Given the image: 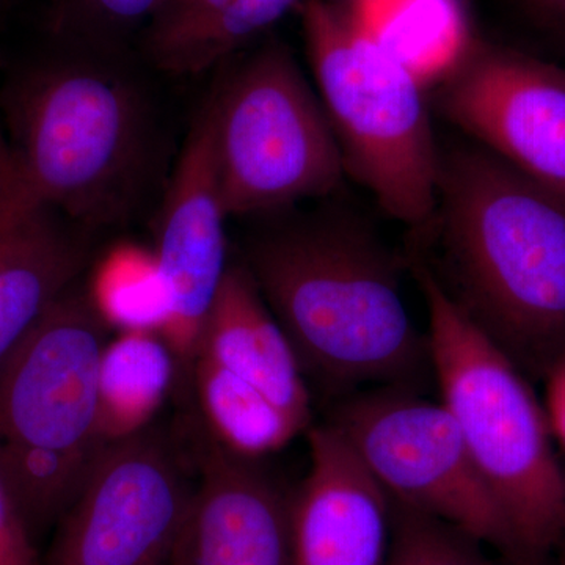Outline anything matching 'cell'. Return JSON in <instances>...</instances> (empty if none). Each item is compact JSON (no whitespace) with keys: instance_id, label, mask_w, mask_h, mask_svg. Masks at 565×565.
I'll return each instance as SVG.
<instances>
[{"instance_id":"ffe728a7","label":"cell","mask_w":565,"mask_h":565,"mask_svg":"<svg viewBox=\"0 0 565 565\" xmlns=\"http://www.w3.org/2000/svg\"><path fill=\"white\" fill-rule=\"evenodd\" d=\"M87 294L103 321L117 333H162L167 296L152 250L118 245L96 267Z\"/></svg>"},{"instance_id":"ba28073f","label":"cell","mask_w":565,"mask_h":565,"mask_svg":"<svg viewBox=\"0 0 565 565\" xmlns=\"http://www.w3.org/2000/svg\"><path fill=\"white\" fill-rule=\"evenodd\" d=\"M327 423L392 500L437 516L523 565L514 534L444 404L415 390L381 386L338 399Z\"/></svg>"},{"instance_id":"e0dca14e","label":"cell","mask_w":565,"mask_h":565,"mask_svg":"<svg viewBox=\"0 0 565 565\" xmlns=\"http://www.w3.org/2000/svg\"><path fill=\"white\" fill-rule=\"evenodd\" d=\"M180 367L158 332H118L99 364V437L104 444L150 429Z\"/></svg>"},{"instance_id":"8992f818","label":"cell","mask_w":565,"mask_h":565,"mask_svg":"<svg viewBox=\"0 0 565 565\" xmlns=\"http://www.w3.org/2000/svg\"><path fill=\"white\" fill-rule=\"evenodd\" d=\"M11 122L14 177L33 202L85 226L131 212L150 134L125 82L82 65L41 70L14 95Z\"/></svg>"},{"instance_id":"2e32d148","label":"cell","mask_w":565,"mask_h":565,"mask_svg":"<svg viewBox=\"0 0 565 565\" xmlns=\"http://www.w3.org/2000/svg\"><path fill=\"white\" fill-rule=\"evenodd\" d=\"M307 0H167L150 32L162 70L196 74L228 57Z\"/></svg>"},{"instance_id":"4fadbf2b","label":"cell","mask_w":565,"mask_h":565,"mask_svg":"<svg viewBox=\"0 0 565 565\" xmlns=\"http://www.w3.org/2000/svg\"><path fill=\"white\" fill-rule=\"evenodd\" d=\"M307 433L310 468L291 493L292 565H385L388 493L332 424Z\"/></svg>"},{"instance_id":"603a6c76","label":"cell","mask_w":565,"mask_h":565,"mask_svg":"<svg viewBox=\"0 0 565 565\" xmlns=\"http://www.w3.org/2000/svg\"><path fill=\"white\" fill-rule=\"evenodd\" d=\"M166 0H74L85 17L104 28L126 29L159 11Z\"/></svg>"},{"instance_id":"ac0fdd59","label":"cell","mask_w":565,"mask_h":565,"mask_svg":"<svg viewBox=\"0 0 565 565\" xmlns=\"http://www.w3.org/2000/svg\"><path fill=\"white\" fill-rule=\"evenodd\" d=\"M191 381L207 437L234 456L262 460L310 429L211 360L195 359Z\"/></svg>"},{"instance_id":"f1b7e54d","label":"cell","mask_w":565,"mask_h":565,"mask_svg":"<svg viewBox=\"0 0 565 565\" xmlns=\"http://www.w3.org/2000/svg\"><path fill=\"white\" fill-rule=\"evenodd\" d=\"M166 2H167V0H166Z\"/></svg>"},{"instance_id":"d6986e66","label":"cell","mask_w":565,"mask_h":565,"mask_svg":"<svg viewBox=\"0 0 565 565\" xmlns=\"http://www.w3.org/2000/svg\"><path fill=\"white\" fill-rule=\"evenodd\" d=\"M349 10L418 76L429 66L445 73L468 46L457 0H364Z\"/></svg>"},{"instance_id":"9a60e30c","label":"cell","mask_w":565,"mask_h":565,"mask_svg":"<svg viewBox=\"0 0 565 565\" xmlns=\"http://www.w3.org/2000/svg\"><path fill=\"white\" fill-rule=\"evenodd\" d=\"M211 360L311 427V397L291 341L244 264H230L195 359Z\"/></svg>"},{"instance_id":"cb8c5ba5","label":"cell","mask_w":565,"mask_h":565,"mask_svg":"<svg viewBox=\"0 0 565 565\" xmlns=\"http://www.w3.org/2000/svg\"><path fill=\"white\" fill-rule=\"evenodd\" d=\"M523 17L550 43L565 51V0H516Z\"/></svg>"},{"instance_id":"44dd1931","label":"cell","mask_w":565,"mask_h":565,"mask_svg":"<svg viewBox=\"0 0 565 565\" xmlns=\"http://www.w3.org/2000/svg\"><path fill=\"white\" fill-rule=\"evenodd\" d=\"M486 546L437 516L392 500V539L385 565H515L505 557L489 556Z\"/></svg>"},{"instance_id":"30bf717a","label":"cell","mask_w":565,"mask_h":565,"mask_svg":"<svg viewBox=\"0 0 565 565\" xmlns=\"http://www.w3.org/2000/svg\"><path fill=\"white\" fill-rule=\"evenodd\" d=\"M457 128L534 180L565 192V68L534 55L468 44L435 96Z\"/></svg>"},{"instance_id":"4316f807","label":"cell","mask_w":565,"mask_h":565,"mask_svg":"<svg viewBox=\"0 0 565 565\" xmlns=\"http://www.w3.org/2000/svg\"><path fill=\"white\" fill-rule=\"evenodd\" d=\"M337 2L348 7V9H353V7L359 6V3L364 2V0H337Z\"/></svg>"},{"instance_id":"7a4b0ae2","label":"cell","mask_w":565,"mask_h":565,"mask_svg":"<svg viewBox=\"0 0 565 565\" xmlns=\"http://www.w3.org/2000/svg\"><path fill=\"white\" fill-rule=\"evenodd\" d=\"M244 266L323 393L416 392L434 375L429 340L405 307L399 262L355 215L270 230L253 241Z\"/></svg>"},{"instance_id":"d4e9b609","label":"cell","mask_w":565,"mask_h":565,"mask_svg":"<svg viewBox=\"0 0 565 565\" xmlns=\"http://www.w3.org/2000/svg\"><path fill=\"white\" fill-rule=\"evenodd\" d=\"M544 382L546 422L553 437L565 448V359L548 371Z\"/></svg>"},{"instance_id":"7402d4cb","label":"cell","mask_w":565,"mask_h":565,"mask_svg":"<svg viewBox=\"0 0 565 565\" xmlns=\"http://www.w3.org/2000/svg\"><path fill=\"white\" fill-rule=\"evenodd\" d=\"M0 565H43L33 533L20 508L0 481Z\"/></svg>"},{"instance_id":"8fae6325","label":"cell","mask_w":565,"mask_h":565,"mask_svg":"<svg viewBox=\"0 0 565 565\" xmlns=\"http://www.w3.org/2000/svg\"><path fill=\"white\" fill-rule=\"evenodd\" d=\"M210 106L192 126L159 218L154 258L167 296L163 340L191 377L204 322L230 264Z\"/></svg>"},{"instance_id":"5bb4252c","label":"cell","mask_w":565,"mask_h":565,"mask_svg":"<svg viewBox=\"0 0 565 565\" xmlns=\"http://www.w3.org/2000/svg\"><path fill=\"white\" fill-rule=\"evenodd\" d=\"M84 258L65 217L25 195L11 166L0 196V362L74 285Z\"/></svg>"},{"instance_id":"6da1fadb","label":"cell","mask_w":565,"mask_h":565,"mask_svg":"<svg viewBox=\"0 0 565 565\" xmlns=\"http://www.w3.org/2000/svg\"><path fill=\"white\" fill-rule=\"evenodd\" d=\"M437 266L456 307L515 364L544 381L565 359V192L481 145L440 151Z\"/></svg>"},{"instance_id":"83f0119b","label":"cell","mask_w":565,"mask_h":565,"mask_svg":"<svg viewBox=\"0 0 565 565\" xmlns=\"http://www.w3.org/2000/svg\"><path fill=\"white\" fill-rule=\"evenodd\" d=\"M557 565H565V552L564 555L561 556L559 563H557Z\"/></svg>"},{"instance_id":"9c48e42d","label":"cell","mask_w":565,"mask_h":565,"mask_svg":"<svg viewBox=\"0 0 565 565\" xmlns=\"http://www.w3.org/2000/svg\"><path fill=\"white\" fill-rule=\"evenodd\" d=\"M192 489L150 429L103 446L43 565H170Z\"/></svg>"},{"instance_id":"277c9868","label":"cell","mask_w":565,"mask_h":565,"mask_svg":"<svg viewBox=\"0 0 565 565\" xmlns=\"http://www.w3.org/2000/svg\"><path fill=\"white\" fill-rule=\"evenodd\" d=\"M109 330L73 285L0 362V481L33 534L62 519L106 445L98 390Z\"/></svg>"},{"instance_id":"52a82bcc","label":"cell","mask_w":565,"mask_h":565,"mask_svg":"<svg viewBox=\"0 0 565 565\" xmlns=\"http://www.w3.org/2000/svg\"><path fill=\"white\" fill-rule=\"evenodd\" d=\"M218 191L244 217L323 196L345 174L322 103L278 41L233 74L210 104Z\"/></svg>"},{"instance_id":"484cf974","label":"cell","mask_w":565,"mask_h":565,"mask_svg":"<svg viewBox=\"0 0 565 565\" xmlns=\"http://www.w3.org/2000/svg\"><path fill=\"white\" fill-rule=\"evenodd\" d=\"M11 166H13V158H11L10 143L0 131V196H2L3 189H6L7 181H9Z\"/></svg>"},{"instance_id":"7c38bea8","label":"cell","mask_w":565,"mask_h":565,"mask_svg":"<svg viewBox=\"0 0 565 565\" xmlns=\"http://www.w3.org/2000/svg\"><path fill=\"white\" fill-rule=\"evenodd\" d=\"M206 435L170 565H292L291 494Z\"/></svg>"},{"instance_id":"5b68a950","label":"cell","mask_w":565,"mask_h":565,"mask_svg":"<svg viewBox=\"0 0 565 565\" xmlns=\"http://www.w3.org/2000/svg\"><path fill=\"white\" fill-rule=\"evenodd\" d=\"M300 13L345 173L390 217L426 228L437 207L440 150L422 77L337 0H307Z\"/></svg>"},{"instance_id":"3957f363","label":"cell","mask_w":565,"mask_h":565,"mask_svg":"<svg viewBox=\"0 0 565 565\" xmlns=\"http://www.w3.org/2000/svg\"><path fill=\"white\" fill-rule=\"evenodd\" d=\"M429 313L433 374L519 546L523 565L565 548V475L530 381L449 299L419 256L412 259Z\"/></svg>"}]
</instances>
